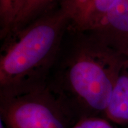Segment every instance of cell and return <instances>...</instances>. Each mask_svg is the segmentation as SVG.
Wrapping results in <instances>:
<instances>
[{
	"instance_id": "2",
	"label": "cell",
	"mask_w": 128,
	"mask_h": 128,
	"mask_svg": "<svg viewBox=\"0 0 128 128\" xmlns=\"http://www.w3.org/2000/svg\"><path fill=\"white\" fill-rule=\"evenodd\" d=\"M69 24L68 16L58 5L2 39L0 90L46 84Z\"/></svg>"
},
{
	"instance_id": "10",
	"label": "cell",
	"mask_w": 128,
	"mask_h": 128,
	"mask_svg": "<svg viewBox=\"0 0 128 128\" xmlns=\"http://www.w3.org/2000/svg\"><path fill=\"white\" fill-rule=\"evenodd\" d=\"M127 128H128V127H127Z\"/></svg>"
},
{
	"instance_id": "3",
	"label": "cell",
	"mask_w": 128,
	"mask_h": 128,
	"mask_svg": "<svg viewBox=\"0 0 128 128\" xmlns=\"http://www.w3.org/2000/svg\"><path fill=\"white\" fill-rule=\"evenodd\" d=\"M0 114L6 128H70L76 122L47 83L0 90Z\"/></svg>"
},
{
	"instance_id": "6",
	"label": "cell",
	"mask_w": 128,
	"mask_h": 128,
	"mask_svg": "<svg viewBox=\"0 0 128 128\" xmlns=\"http://www.w3.org/2000/svg\"><path fill=\"white\" fill-rule=\"evenodd\" d=\"M104 118L114 124L128 127V58L114 82Z\"/></svg>"
},
{
	"instance_id": "5",
	"label": "cell",
	"mask_w": 128,
	"mask_h": 128,
	"mask_svg": "<svg viewBox=\"0 0 128 128\" xmlns=\"http://www.w3.org/2000/svg\"><path fill=\"white\" fill-rule=\"evenodd\" d=\"M90 32L128 57V0H117L99 26Z\"/></svg>"
},
{
	"instance_id": "1",
	"label": "cell",
	"mask_w": 128,
	"mask_h": 128,
	"mask_svg": "<svg viewBox=\"0 0 128 128\" xmlns=\"http://www.w3.org/2000/svg\"><path fill=\"white\" fill-rule=\"evenodd\" d=\"M71 32L75 36L66 48L62 44L47 85L76 122L104 118L114 82L128 57L92 32Z\"/></svg>"
},
{
	"instance_id": "9",
	"label": "cell",
	"mask_w": 128,
	"mask_h": 128,
	"mask_svg": "<svg viewBox=\"0 0 128 128\" xmlns=\"http://www.w3.org/2000/svg\"><path fill=\"white\" fill-rule=\"evenodd\" d=\"M70 128H117L114 124L102 117H89L78 120Z\"/></svg>"
},
{
	"instance_id": "7",
	"label": "cell",
	"mask_w": 128,
	"mask_h": 128,
	"mask_svg": "<svg viewBox=\"0 0 128 128\" xmlns=\"http://www.w3.org/2000/svg\"><path fill=\"white\" fill-rule=\"evenodd\" d=\"M59 1L60 0H24L9 34L16 32L25 27L28 24L41 16V15L55 8L58 5Z\"/></svg>"
},
{
	"instance_id": "8",
	"label": "cell",
	"mask_w": 128,
	"mask_h": 128,
	"mask_svg": "<svg viewBox=\"0 0 128 128\" xmlns=\"http://www.w3.org/2000/svg\"><path fill=\"white\" fill-rule=\"evenodd\" d=\"M24 0H0V38L9 34Z\"/></svg>"
},
{
	"instance_id": "4",
	"label": "cell",
	"mask_w": 128,
	"mask_h": 128,
	"mask_svg": "<svg viewBox=\"0 0 128 128\" xmlns=\"http://www.w3.org/2000/svg\"><path fill=\"white\" fill-rule=\"evenodd\" d=\"M116 1L60 0L58 6L68 17V30L88 32L99 26Z\"/></svg>"
}]
</instances>
